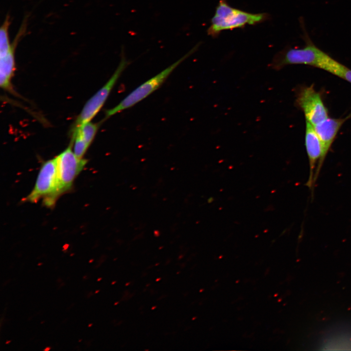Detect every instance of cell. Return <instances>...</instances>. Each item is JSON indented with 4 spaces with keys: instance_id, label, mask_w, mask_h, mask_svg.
<instances>
[{
    "instance_id": "6da1fadb",
    "label": "cell",
    "mask_w": 351,
    "mask_h": 351,
    "mask_svg": "<svg viewBox=\"0 0 351 351\" xmlns=\"http://www.w3.org/2000/svg\"><path fill=\"white\" fill-rule=\"evenodd\" d=\"M266 13H251L229 5L226 0H220L216 7L207 34L213 38L226 30L242 28L246 25H255L269 19Z\"/></svg>"
},
{
    "instance_id": "7a4b0ae2",
    "label": "cell",
    "mask_w": 351,
    "mask_h": 351,
    "mask_svg": "<svg viewBox=\"0 0 351 351\" xmlns=\"http://www.w3.org/2000/svg\"><path fill=\"white\" fill-rule=\"evenodd\" d=\"M305 46L301 48H288L274 57L272 67L277 70L290 64H304L325 70L332 58L317 47L307 33L304 34Z\"/></svg>"
},
{
    "instance_id": "3957f363",
    "label": "cell",
    "mask_w": 351,
    "mask_h": 351,
    "mask_svg": "<svg viewBox=\"0 0 351 351\" xmlns=\"http://www.w3.org/2000/svg\"><path fill=\"white\" fill-rule=\"evenodd\" d=\"M199 44L200 43L196 44L172 65L134 89L116 106L107 110L105 112V119L134 106L158 89L175 69L197 49Z\"/></svg>"
},
{
    "instance_id": "277c9868",
    "label": "cell",
    "mask_w": 351,
    "mask_h": 351,
    "mask_svg": "<svg viewBox=\"0 0 351 351\" xmlns=\"http://www.w3.org/2000/svg\"><path fill=\"white\" fill-rule=\"evenodd\" d=\"M59 184L57 156L48 160L42 165L39 171L35 186L26 198L32 203L37 202L41 198L47 207L54 205L59 195Z\"/></svg>"
},
{
    "instance_id": "5b68a950",
    "label": "cell",
    "mask_w": 351,
    "mask_h": 351,
    "mask_svg": "<svg viewBox=\"0 0 351 351\" xmlns=\"http://www.w3.org/2000/svg\"><path fill=\"white\" fill-rule=\"evenodd\" d=\"M121 55V59L116 71L108 81L85 103L76 120L73 127L90 121L104 104L119 78L130 63L125 57L123 47Z\"/></svg>"
},
{
    "instance_id": "8992f818",
    "label": "cell",
    "mask_w": 351,
    "mask_h": 351,
    "mask_svg": "<svg viewBox=\"0 0 351 351\" xmlns=\"http://www.w3.org/2000/svg\"><path fill=\"white\" fill-rule=\"evenodd\" d=\"M72 143L57 157L60 195L71 187L74 179L87 162L85 159L78 157L72 151Z\"/></svg>"
},
{
    "instance_id": "52a82bcc",
    "label": "cell",
    "mask_w": 351,
    "mask_h": 351,
    "mask_svg": "<svg viewBox=\"0 0 351 351\" xmlns=\"http://www.w3.org/2000/svg\"><path fill=\"white\" fill-rule=\"evenodd\" d=\"M297 105L303 111L306 121L315 126L328 117L327 109L320 94L312 85L301 89L297 95Z\"/></svg>"
},
{
    "instance_id": "ba28073f",
    "label": "cell",
    "mask_w": 351,
    "mask_h": 351,
    "mask_svg": "<svg viewBox=\"0 0 351 351\" xmlns=\"http://www.w3.org/2000/svg\"><path fill=\"white\" fill-rule=\"evenodd\" d=\"M351 117V115L342 118L328 117L323 121L313 126L319 138L322 154L317 163L313 178V186L316 181L325 157L334 140L338 131L344 122Z\"/></svg>"
},
{
    "instance_id": "9c48e42d",
    "label": "cell",
    "mask_w": 351,
    "mask_h": 351,
    "mask_svg": "<svg viewBox=\"0 0 351 351\" xmlns=\"http://www.w3.org/2000/svg\"><path fill=\"white\" fill-rule=\"evenodd\" d=\"M27 20V17H25L23 20L7 54L5 56L0 58V85L4 90L9 91H12L11 81L15 70L16 48L18 43L25 34Z\"/></svg>"
},
{
    "instance_id": "30bf717a",
    "label": "cell",
    "mask_w": 351,
    "mask_h": 351,
    "mask_svg": "<svg viewBox=\"0 0 351 351\" xmlns=\"http://www.w3.org/2000/svg\"><path fill=\"white\" fill-rule=\"evenodd\" d=\"M305 146L308 156L310 169L308 179L305 185L311 190L312 195L313 196L314 188L313 186L314 169L317 161H319L321 157L322 148L319 138L314 129V126L307 121L305 132Z\"/></svg>"
},
{
    "instance_id": "8fae6325",
    "label": "cell",
    "mask_w": 351,
    "mask_h": 351,
    "mask_svg": "<svg viewBox=\"0 0 351 351\" xmlns=\"http://www.w3.org/2000/svg\"><path fill=\"white\" fill-rule=\"evenodd\" d=\"M101 122L94 123L90 121L87 122L79 126L74 127L72 129V133H76L78 134L86 143L90 145L93 141L99 126L101 125Z\"/></svg>"
},
{
    "instance_id": "7c38bea8",
    "label": "cell",
    "mask_w": 351,
    "mask_h": 351,
    "mask_svg": "<svg viewBox=\"0 0 351 351\" xmlns=\"http://www.w3.org/2000/svg\"><path fill=\"white\" fill-rule=\"evenodd\" d=\"M11 24L10 16L6 15L0 29V58L5 56L9 51L12 43L9 37V29Z\"/></svg>"
},
{
    "instance_id": "4fadbf2b",
    "label": "cell",
    "mask_w": 351,
    "mask_h": 351,
    "mask_svg": "<svg viewBox=\"0 0 351 351\" xmlns=\"http://www.w3.org/2000/svg\"><path fill=\"white\" fill-rule=\"evenodd\" d=\"M71 142L74 144V153L76 156L79 158H82L90 145L76 133H72Z\"/></svg>"
},
{
    "instance_id": "5bb4252c",
    "label": "cell",
    "mask_w": 351,
    "mask_h": 351,
    "mask_svg": "<svg viewBox=\"0 0 351 351\" xmlns=\"http://www.w3.org/2000/svg\"><path fill=\"white\" fill-rule=\"evenodd\" d=\"M329 73L351 83V69L337 61L333 64Z\"/></svg>"
},
{
    "instance_id": "9a60e30c",
    "label": "cell",
    "mask_w": 351,
    "mask_h": 351,
    "mask_svg": "<svg viewBox=\"0 0 351 351\" xmlns=\"http://www.w3.org/2000/svg\"><path fill=\"white\" fill-rule=\"evenodd\" d=\"M50 349V348H46V349H45L44 350V351H49Z\"/></svg>"
},
{
    "instance_id": "2e32d148",
    "label": "cell",
    "mask_w": 351,
    "mask_h": 351,
    "mask_svg": "<svg viewBox=\"0 0 351 351\" xmlns=\"http://www.w3.org/2000/svg\"><path fill=\"white\" fill-rule=\"evenodd\" d=\"M10 342V341H7V342H6V344H8Z\"/></svg>"
},
{
    "instance_id": "e0dca14e",
    "label": "cell",
    "mask_w": 351,
    "mask_h": 351,
    "mask_svg": "<svg viewBox=\"0 0 351 351\" xmlns=\"http://www.w3.org/2000/svg\"><path fill=\"white\" fill-rule=\"evenodd\" d=\"M160 278H158V279H156V281H158V280H160Z\"/></svg>"
},
{
    "instance_id": "ac0fdd59",
    "label": "cell",
    "mask_w": 351,
    "mask_h": 351,
    "mask_svg": "<svg viewBox=\"0 0 351 351\" xmlns=\"http://www.w3.org/2000/svg\"><path fill=\"white\" fill-rule=\"evenodd\" d=\"M99 292V291H97L95 293H98Z\"/></svg>"
},
{
    "instance_id": "d6986e66",
    "label": "cell",
    "mask_w": 351,
    "mask_h": 351,
    "mask_svg": "<svg viewBox=\"0 0 351 351\" xmlns=\"http://www.w3.org/2000/svg\"><path fill=\"white\" fill-rule=\"evenodd\" d=\"M101 279V278H99L98 281H99V280Z\"/></svg>"
},
{
    "instance_id": "ffe728a7",
    "label": "cell",
    "mask_w": 351,
    "mask_h": 351,
    "mask_svg": "<svg viewBox=\"0 0 351 351\" xmlns=\"http://www.w3.org/2000/svg\"><path fill=\"white\" fill-rule=\"evenodd\" d=\"M92 261H93V260H92L90 261H89V262H92Z\"/></svg>"
},
{
    "instance_id": "44dd1931",
    "label": "cell",
    "mask_w": 351,
    "mask_h": 351,
    "mask_svg": "<svg viewBox=\"0 0 351 351\" xmlns=\"http://www.w3.org/2000/svg\"><path fill=\"white\" fill-rule=\"evenodd\" d=\"M128 284H129V283H127L126 285L127 286Z\"/></svg>"
},
{
    "instance_id": "7402d4cb",
    "label": "cell",
    "mask_w": 351,
    "mask_h": 351,
    "mask_svg": "<svg viewBox=\"0 0 351 351\" xmlns=\"http://www.w3.org/2000/svg\"><path fill=\"white\" fill-rule=\"evenodd\" d=\"M92 324L89 325V327L91 326Z\"/></svg>"
},
{
    "instance_id": "603a6c76",
    "label": "cell",
    "mask_w": 351,
    "mask_h": 351,
    "mask_svg": "<svg viewBox=\"0 0 351 351\" xmlns=\"http://www.w3.org/2000/svg\"><path fill=\"white\" fill-rule=\"evenodd\" d=\"M115 282H116V281H115V282H113V283H112V284H114V283H115Z\"/></svg>"
}]
</instances>
